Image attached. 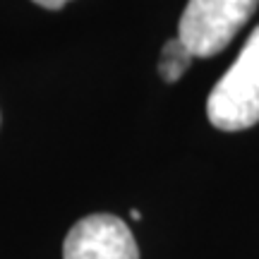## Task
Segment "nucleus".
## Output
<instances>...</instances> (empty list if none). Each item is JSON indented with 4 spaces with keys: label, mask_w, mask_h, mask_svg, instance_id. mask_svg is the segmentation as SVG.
<instances>
[{
    "label": "nucleus",
    "mask_w": 259,
    "mask_h": 259,
    "mask_svg": "<svg viewBox=\"0 0 259 259\" xmlns=\"http://www.w3.org/2000/svg\"><path fill=\"white\" fill-rule=\"evenodd\" d=\"M257 8L259 0H187L178 38L194 58H211L231 44Z\"/></svg>",
    "instance_id": "obj_2"
},
{
    "label": "nucleus",
    "mask_w": 259,
    "mask_h": 259,
    "mask_svg": "<svg viewBox=\"0 0 259 259\" xmlns=\"http://www.w3.org/2000/svg\"><path fill=\"white\" fill-rule=\"evenodd\" d=\"M63 259H139V247L122 219L92 213L70 228L63 242Z\"/></svg>",
    "instance_id": "obj_3"
},
{
    "label": "nucleus",
    "mask_w": 259,
    "mask_h": 259,
    "mask_svg": "<svg viewBox=\"0 0 259 259\" xmlns=\"http://www.w3.org/2000/svg\"><path fill=\"white\" fill-rule=\"evenodd\" d=\"M31 3H36V5H41V8H46V10H60L70 0H31Z\"/></svg>",
    "instance_id": "obj_5"
},
{
    "label": "nucleus",
    "mask_w": 259,
    "mask_h": 259,
    "mask_svg": "<svg viewBox=\"0 0 259 259\" xmlns=\"http://www.w3.org/2000/svg\"><path fill=\"white\" fill-rule=\"evenodd\" d=\"M192 53L187 51V46L180 41V38H170L166 46H163V51H161V63H158V72H161V77L166 79V82H178L183 74H185V70L190 67V63H192Z\"/></svg>",
    "instance_id": "obj_4"
},
{
    "label": "nucleus",
    "mask_w": 259,
    "mask_h": 259,
    "mask_svg": "<svg viewBox=\"0 0 259 259\" xmlns=\"http://www.w3.org/2000/svg\"><path fill=\"white\" fill-rule=\"evenodd\" d=\"M206 118L223 132L247 130L259 122V27H254L231 70L211 89Z\"/></svg>",
    "instance_id": "obj_1"
}]
</instances>
